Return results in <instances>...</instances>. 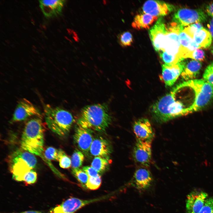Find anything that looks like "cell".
I'll return each mask as SVG.
<instances>
[{"label": "cell", "instance_id": "9c48e42d", "mask_svg": "<svg viewBox=\"0 0 213 213\" xmlns=\"http://www.w3.org/2000/svg\"><path fill=\"white\" fill-rule=\"evenodd\" d=\"M102 199L104 198L90 200L70 198L52 208L48 213H74L85 206Z\"/></svg>", "mask_w": 213, "mask_h": 213}, {"label": "cell", "instance_id": "6da1fadb", "mask_svg": "<svg viewBox=\"0 0 213 213\" xmlns=\"http://www.w3.org/2000/svg\"><path fill=\"white\" fill-rule=\"evenodd\" d=\"M44 129L41 116L29 120L25 124L20 142L21 149L40 157L53 171L55 168L44 156Z\"/></svg>", "mask_w": 213, "mask_h": 213}, {"label": "cell", "instance_id": "d590c367", "mask_svg": "<svg viewBox=\"0 0 213 213\" xmlns=\"http://www.w3.org/2000/svg\"><path fill=\"white\" fill-rule=\"evenodd\" d=\"M205 57L204 51L200 48H198L192 52L189 58L198 61H203Z\"/></svg>", "mask_w": 213, "mask_h": 213}, {"label": "cell", "instance_id": "ba28073f", "mask_svg": "<svg viewBox=\"0 0 213 213\" xmlns=\"http://www.w3.org/2000/svg\"><path fill=\"white\" fill-rule=\"evenodd\" d=\"M207 16L201 9L182 8L174 14L173 20L182 27L206 22Z\"/></svg>", "mask_w": 213, "mask_h": 213}, {"label": "cell", "instance_id": "b9f144b4", "mask_svg": "<svg viewBox=\"0 0 213 213\" xmlns=\"http://www.w3.org/2000/svg\"><path fill=\"white\" fill-rule=\"evenodd\" d=\"M211 213H213V207L212 209V211Z\"/></svg>", "mask_w": 213, "mask_h": 213}, {"label": "cell", "instance_id": "7c38bea8", "mask_svg": "<svg viewBox=\"0 0 213 213\" xmlns=\"http://www.w3.org/2000/svg\"><path fill=\"white\" fill-rule=\"evenodd\" d=\"M167 32V26L163 19L161 17L157 20L150 29L149 36L153 47L156 51H162Z\"/></svg>", "mask_w": 213, "mask_h": 213}, {"label": "cell", "instance_id": "2e32d148", "mask_svg": "<svg viewBox=\"0 0 213 213\" xmlns=\"http://www.w3.org/2000/svg\"><path fill=\"white\" fill-rule=\"evenodd\" d=\"M185 63L180 62L176 64L162 66V76L166 86H172L181 74L185 67Z\"/></svg>", "mask_w": 213, "mask_h": 213}, {"label": "cell", "instance_id": "83f0119b", "mask_svg": "<svg viewBox=\"0 0 213 213\" xmlns=\"http://www.w3.org/2000/svg\"><path fill=\"white\" fill-rule=\"evenodd\" d=\"M159 55L164 64L168 65L175 64L181 62L178 58L169 54L166 52L161 51Z\"/></svg>", "mask_w": 213, "mask_h": 213}, {"label": "cell", "instance_id": "5b68a950", "mask_svg": "<svg viewBox=\"0 0 213 213\" xmlns=\"http://www.w3.org/2000/svg\"><path fill=\"white\" fill-rule=\"evenodd\" d=\"M8 161L12 178L18 181H24L25 175L36 167L37 163L34 154L21 149L12 153L9 156Z\"/></svg>", "mask_w": 213, "mask_h": 213}, {"label": "cell", "instance_id": "603a6c76", "mask_svg": "<svg viewBox=\"0 0 213 213\" xmlns=\"http://www.w3.org/2000/svg\"><path fill=\"white\" fill-rule=\"evenodd\" d=\"M209 31L205 28L197 31L194 34L193 40L200 47L207 48L211 44L212 38Z\"/></svg>", "mask_w": 213, "mask_h": 213}, {"label": "cell", "instance_id": "f35d334b", "mask_svg": "<svg viewBox=\"0 0 213 213\" xmlns=\"http://www.w3.org/2000/svg\"><path fill=\"white\" fill-rule=\"evenodd\" d=\"M207 27L212 37L213 38V17H212L209 23L208 24Z\"/></svg>", "mask_w": 213, "mask_h": 213}, {"label": "cell", "instance_id": "44dd1931", "mask_svg": "<svg viewBox=\"0 0 213 213\" xmlns=\"http://www.w3.org/2000/svg\"><path fill=\"white\" fill-rule=\"evenodd\" d=\"M158 18L157 17L144 13L138 14L135 17L132 26L137 30L148 29Z\"/></svg>", "mask_w": 213, "mask_h": 213}, {"label": "cell", "instance_id": "4dcf8cb0", "mask_svg": "<svg viewBox=\"0 0 213 213\" xmlns=\"http://www.w3.org/2000/svg\"><path fill=\"white\" fill-rule=\"evenodd\" d=\"M118 40L120 44L122 46H130L133 42V37L129 32H125L119 35Z\"/></svg>", "mask_w": 213, "mask_h": 213}, {"label": "cell", "instance_id": "3957f363", "mask_svg": "<svg viewBox=\"0 0 213 213\" xmlns=\"http://www.w3.org/2000/svg\"><path fill=\"white\" fill-rule=\"evenodd\" d=\"M186 109L181 102L176 100L175 94L172 90L157 100L151 108L153 117L159 123L186 115Z\"/></svg>", "mask_w": 213, "mask_h": 213}, {"label": "cell", "instance_id": "5bb4252c", "mask_svg": "<svg viewBox=\"0 0 213 213\" xmlns=\"http://www.w3.org/2000/svg\"><path fill=\"white\" fill-rule=\"evenodd\" d=\"M152 181L153 178L150 171L143 167L135 170L130 185L140 191H144L149 188Z\"/></svg>", "mask_w": 213, "mask_h": 213}, {"label": "cell", "instance_id": "7a4b0ae2", "mask_svg": "<svg viewBox=\"0 0 213 213\" xmlns=\"http://www.w3.org/2000/svg\"><path fill=\"white\" fill-rule=\"evenodd\" d=\"M111 120L107 105L96 104L87 105L83 108L77 124L91 132H103L109 127Z\"/></svg>", "mask_w": 213, "mask_h": 213}, {"label": "cell", "instance_id": "836d02e7", "mask_svg": "<svg viewBox=\"0 0 213 213\" xmlns=\"http://www.w3.org/2000/svg\"><path fill=\"white\" fill-rule=\"evenodd\" d=\"M37 174L33 169L28 172L24 177V181L29 184L35 183L37 180Z\"/></svg>", "mask_w": 213, "mask_h": 213}, {"label": "cell", "instance_id": "ab89813d", "mask_svg": "<svg viewBox=\"0 0 213 213\" xmlns=\"http://www.w3.org/2000/svg\"><path fill=\"white\" fill-rule=\"evenodd\" d=\"M20 213H42L41 212L36 211H28L22 212Z\"/></svg>", "mask_w": 213, "mask_h": 213}, {"label": "cell", "instance_id": "484cf974", "mask_svg": "<svg viewBox=\"0 0 213 213\" xmlns=\"http://www.w3.org/2000/svg\"><path fill=\"white\" fill-rule=\"evenodd\" d=\"M72 173L83 186L86 188V184L89 178L87 174L79 168H72Z\"/></svg>", "mask_w": 213, "mask_h": 213}, {"label": "cell", "instance_id": "4fadbf2b", "mask_svg": "<svg viewBox=\"0 0 213 213\" xmlns=\"http://www.w3.org/2000/svg\"><path fill=\"white\" fill-rule=\"evenodd\" d=\"M174 8L173 5L164 1L152 0L146 1L142 7L143 13L157 17L167 15Z\"/></svg>", "mask_w": 213, "mask_h": 213}, {"label": "cell", "instance_id": "ac0fdd59", "mask_svg": "<svg viewBox=\"0 0 213 213\" xmlns=\"http://www.w3.org/2000/svg\"><path fill=\"white\" fill-rule=\"evenodd\" d=\"M208 196L202 191L192 192L187 196L186 208L188 213H199L203 206Z\"/></svg>", "mask_w": 213, "mask_h": 213}, {"label": "cell", "instance_id": "f1b7e54d", "mask_svg": "<svg viewBox=\"0 0 213 213\" xmlns=\"http://www.w3.org/2000/svg\"><path fill=\"white\" fill-rule=\"evenodd\" d=\"M44 156L49 161H58L59 149L52 147H48L44 152Z\"/></svg>", "mask_w": 213, "mask_h": 213}, {"label": "cell", "instance_id": "8d00e7d4", "mask_svg": "<svg viewBox=\"0 0 213 213\" xmlns=\"http://www.w3.org/2000/svg\"><path fill=\"white\" fill-rule=\"evenodd\" d=\"M82 170L88 175L89 177H97L100 175L96 170L91 166H85Z\"/></svg>", "mask_w": 213, "mask_h": 213}, {"label": "cell", "instance_id": "e575fe53", "mask_svg": "<svg viewBox=\"0 0 213 213\" xmlns=\"http://www.w3.org/2000/svg\"><path fill=\"white\" fill-rule=\"evenodd\" d=\"M213 207V197L206 199L199 213H211Z\"/></svg>", "mask_w": 213, "mask_h": 213}, {"label": "cell", "instance_id": "4316f807", "mask_svg": "<svg viewBox=\"0 0 213 213\" xmlns=\"http://www.w3.org/2000/svg\"><path fill=\"white\" fill-rule=\"evenodd\" d=\"M59 149V166L64 169L69 168L71 166V159L62 150Z\"/></svg>", "mask_w": 213, "mask_h": 213}, {"label": "cell", "instance_id": "d4e9b609", "mask_svg": "<svg viewBox=\"0 0 213 213\" xmlns=\"http://www.w3.org/2000/svg\"><path fill=\"white\" fill-rule=\"evenodd\" d=\"M71 159V166L72 168H79L82 166L83 162L84 156L82 152L76 149L74 151Z\"/></svg>", "mask_w": 213, "mask_h": 213}, {"label": "cell", "instance_id": "8992f818", "mask_svg": "<svg viewBox=\"0 0 213 213\" xmlns=\"http://www.w3.org/2000/svg\"><path fill=\"white\" fill-rule=\"evenodd\" d=\"M182 84L191 88L195 93L194 101L186 109V115L203 109L213 99V86L204 80L193 79Z\"/></svg>", "mask_w": 213, "mask_h": 213}, {"label": "cell", "instance_id": "d6986e66", "mask_svg": "<svg viewBox=\"0 0 213 213\" xmlns=\"http://www.w3.org/2000/svg\"><path fill=\"white\" fill-rule=\"evenodd\" d=\"M39 1V7L44 16L51 18L61 13L65 1L41 0Z\"/></svg>", "mask_w": 213, "mask_h": 213}, {"label": "cell", "instance_id": "30bf717a", "mask_svg": "<svg viewBox=\"0 0 213 213\" xmlns=\"http://www.w3.org/2000/svg\"><path fill=\"white\" fill-rule=\"evenodd\" d=\"M151 142L137 140L133 151V157L136 162L142 167H147L151 159Z\"/></svg>", "mask_w": 213, "mask_h": 213}, {"label": "cell", "instance_id": "52a82bcc", "mask_svg": "<svg viewBox=\"0 0 213 213\" xmlns=\"http://www.w3.org/2000/svg\"><path fill=\"white\" fill-rule=\"evenodd\" d=\"M183 27L174 22L167 27L163 48L161 51L166 52L168 54L182 60L180 56V44L179 34L183 29Z\"/></svg>", "mask_w": 213, "mask_h": 213}, {"label": "cell", "instance_id": "277c9868", "mask_svg": "<svg viewBox=\"0 0 213 213\" xmlns=\"http://www.w3.org/2000/svg\"><path fill=\"white\" fill-rule=\"evenodd\" d=\"M44 114L46 125L52 132L60 136H64L68 133L74 121L70 112L47 104L44 107Z\"/></svg>", "mask_w": 213, "mask_h": 213}, {"label": "cell", "instance_id": "ffe728a7", "mask_svg": "<svg viewBox=\"0 0 213 213\" xmlns=\"http://www.w3.org/2000/svg\"><path fill=\"white\" fill-rule=\"evenodd\" d=\"M112 147L109 142L101 137L93 139L90 151L93 156L108 158L112 152Z\"/></svg>", "mask_w": 213, "mask_h": 213}, {"label": "cell", "instance_id": "7402d4cb", "mask_svg": "<svg viewBox=\"0 0 213 213\" xmlns=\"http://www.w3.org/2000/svg\"><path fill=\"white\" fill-rule=\"evenodd\" d=\"M201 67V64L199 61L195 60L191 61L185 64L181 74L182 78L187 81L194 79L199 74Z\"/></svg>", "mask_w": 213, "mask_h": 213}, {"label": "cell", "instance_id": "9a60e30c", "mask_svg": "<svg viewBox=\"0 0 213 213\" xmlns=\"http://www.w3.org/2000/svg\"><path fill=\"white\" fill-rule=\"evenodd\" d=\"M133 130L137 140L151 141L154 137V133L151 123L147 119L141 118L134 123Z\"/></svg>", "mask_w": 213, "mask_h": 213}, {"label": "cell", "instance_id": "8fae6325", "mask_svg": "<svg viewBox=\"0 0 213 213\" xmlns=\"http://www.w3.org/2000/svg\"><path fill=\"white\" fill-rule=\"evenodd\" d=\"M41 115L38 109L31 102L24 98L17 104L11 122H14L22 121L32 116H41Z\"/></svg>", "mask_w": 213, "mask_h": 213}, {"label": "cell", "instance_id": "74e56055", "mask_svg": "<svg viewBox=\"0 0 213 213\" xmlns=\"http://www.w3.org/2000/svg\"><path fill=\"white\" fill-rule=\"evenodd\" d=\"M206 13L209 16L213 17V3L207 6L206 8Z\"/></svg>", "mask_w": 213, "mask_h": 213}, {"label": "cell", "instance_id": "d6a6232c", "mask_svg": "<svg viewBox=\"0 0 213 213\" xmlns=\"http://www.w3.org/2000/svg\"><path fill=\"white\" fill-rule=\"evenodd\" d=\"M203 77L204 80L213 86V62L206 67Z\"/></svg>", "mask_w": 213, "mask_h": 213}, {"label": "cell", "instance_id": "1f68e13d", "mask_svg": "<svg viewBox=\"0 0 213 213\" xmlns=\"http://www.w3.org/2000/svg\"><path fill=\"white\" fill-rule=\"evenodd\" d=\"M203 28L201 23H196L188 26L183 30L188 36L193 39L195 33L197 31Z\"/></svg>", "mask_w": 213, "mask_h": 213}, {"label": "cell", "instance_id": "f546056e", "mask_svg": "<svg viewBox=\"0 0 213 213\" xmlns=\"http://www.w3.org/2000/svg\"><path fill=\"white\" fill-rule=\"evenodd\" d=\"M101 183V179L100 175L97 177H89L86 184V188L91 190L98 189Z\"/></svg>", "mask_w": 213, "mask_h": 213}, {"label": "cell", "instance_id": "e0dca14e", "mask_svg": "<svg viewBox=\"0 0 213 213\" xmlns=\"http://www.w3.org/2000/svg\"><path fill=\"white\" fill-rule=\"evenodd\" d=\"M73 139L78 148L83 152L87 153L89 151L93 140L90 131L78 126L73 135Z\"/></svg>", "mask_w": 213, "mask_h": 213}, {"label": "cell", "instance_id": "cb8c5ba5", "mask_svg": "<svg viewBox=\"0 0 213 213\" xmlns=\"http://www.w3.org/2000/svg\"><path fill=\"white\" fill-rule=\"evenodd\" d=\"M109 162L108 158L96 156L93 159L91 166L95 169L99 174H102L108 169Z\"/></svg>", "mask_w": 213, "mask_h": 213}, {"label": "cell", "instance_id": "60d3db41", "mask_svg": "<svg viewBox=\"0 0 213 213\" xmlns=\"http://www.w3.org/2000/svg\"><path fill=\"white\" fill-rule=\"evenodd\" d=\"M211 52H212V54H213V47L212 48V49Z\"/></svg>", "mask_w": 213, "mask_h": 213}]
</instances>
